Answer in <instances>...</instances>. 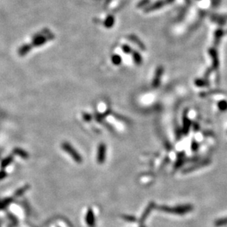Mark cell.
Returning a JSON list of instances; mask_svg holds the SVG:
<instances>
[{
    "label": "cell",
    "mask_w": 227,
    "mask_h": 227,
    "mask_svg": "<svg viewBox=\"0 0 227 227\" xmlns=\"http://www.w3.org/2000/svg\"><path fill=\"white\" fill-rule=\"evenodd\" d=\"M157 209L160 211L170 213V214L183 215L187 214V213L190 212L193 210V206L191 204H183V205H178L173 206V207H170V206L162 205L159 206Z\"/></svg>",
    "instance_id": "obj_1"
},
{
    "label": "cell",
    "mask_w": 227,
    "mask_h": 227,
    "mask_svg": "<svg viewBox=\"0 0 227 227\" xmlns=\"http://www.w3.org/2000/svg\"><path fill=\"white\" fill-rule=\"evenodd\" d=\"M61 148L64 152H66L70 156L75 162L77 164H81L83 162V158L80 153L77 152L76 149L69 142H63L61 144Z\"/></svg>",
    "instance_id": "obj_2"
},
{
    "label": "cell",
    "mask_w": 227,
    "mask_h": 227,
    "mask_svg": "<svg viewBox=\"0 0 227 227\" xmlns=\"http://www.w3.org/2000/svg\"><path fill=\"white\" fill-rule=\"evenodd\" d=\"M164 67L162 66H157V68L156 69V71H155L154 78L152 80V86L154 89H157L159 86L160 84H161V77H162L163 74H164Z\"/></svg>",
    "instance_id": "obj_3"
},
{
    "label": "cell",
    "mask_w": 227,
    "mask_h": 227,
    "mask_svg": "<svg viewBox=\"0 0 227 227\" xmlns=\"http://www.w3.org/2000/svg\"><path fill=\"white\" fill-rule=\"evenodd\" d=\"M106 144L104 142H100L98 145L97 153V162L99 164H103L106 161Z\"/></svg>",
    "instance_id": "obj_4"
},
{
    "label": "cell",
    "mask_w": 227,
    "mask_h": 227,
    "mask_svg": "<svg viewBox=\"0 0 227 227\" xmlns=\"http://www.w3.org/2000/svg\"><path fill=\"white\" fill-rule=\"evenodd\" d=\"M210 163H211V161L208 159H204L201 161H197V163H196V164H194L193 165H192V166H191L188 168H186V169L184 170H183V173H190V172L194 171V170L199 169V168H204V167H205V166H206V165L209 164Z\"/></svg>",
    "instance_id": "obj_5"
},
{
    "label": "cell",
    "mask_w": 227,
    "mask_h": 227,
    "mask_svg": "<svg viewBox=\"0 0 227 227\" xmlns=\"http://www.w3.org/2000/svg\"><path fill=\"white\" fill-rule=\"evenodd\" d=\"M155 207H156V204H155L154 201L150 203L147 206V207H146L145 209H144V212L142 213L140 219H139V224H140L141 226H142V224H144V221H146L147 217H148L149 215L151 214V211H152Z\"/></svg>",
    "instance_id": "obj_6"
},
{
    "label": "cell",
    "mask_w": 227,
    "mask_h": 227,
    "mask_svg": "<svg viewBox=\"0 0 227 227\" xmlns=\"http://www.w3.org/2000/svg\"><path fill=\"white\" fill-rule=\"evenodd\" d=\"M183 128H182V131L185 135H187L190 132V127L192 126V123H191V120L188 118L187 117V110H185L184 111V115H183Z\"/></svg>",
    "instance_id": "obj_7"
},
{
    "label": "cell",
    "mask_w": 227,
    "mask_h": 227,
    "mask_svg": "<svg viewBox=\"0 0 227 227\" xmlns=\"http://www.w3.org/2000/svg\"><path fill=\"white\" fill-rule=\"evenodd\" d=\"M86 223L89 227H95V218L91 208H89L87 211L86 215Z\"/></svg>",
    "instance_id": "obj_8"
},
{
    "label": "cell",
    "mask_w": 227,
    "mask_h": 227,
    "mask_svg": "<svg viewBox=\"0 0 227 227\" xmlns=\"http://www.w3.org/2000/svg\"><path fill=\"white\" fill-rule=\"evenodd\" d=\"M209 53L210 54L212 59V69H217L218 67V65H219L217 51L214 48H211V49H209Z\"/></svg>",
    "instance_id": "obj_9"
},
{
    "label": "cell",
    "mask_w": 227,
    "mask_h": 227,
    "mask_svg": "<svg viewBox=\"0 0 227 227\" xmlns=\"http://www.w3.org/2000/svg\"><path fill=\"white\" fill-rule=\"evenodd\" d=\"M13 153L15 156H19L20 158L24 159H27L30 157V155L27 153V151L21 148V147H14L13 149Z\"/></svg>",
    "instance_id": "obj_10"
},
{
    "label": "cell",
    "mask_w": 227,
    "mask_h": 227,
    "mask_svg": "<svg viewBox=\"0 0 227 227\" xmlns=\"http://www.w3.org/2000/svg\"><path fill=\"white\" fill-rule=\"evenodd\" d=\"M185 153L184 152H180L179 154H178L177 156V159L175 161V165H174V169L178 170L181 167L183 166V164L185 163Z\"/></svg>",
    "instance_id": "obj_11"
},
{
    "label": "cell",
    "mask_w": 227,
    "mask_h": 227,
    "mask_svg": "<svg viewBox=\"0 0 227 227\" xmlns=\"http://www.w3.org/2000/svg\"><path fill=\"white\" fill-rule=\"evenodd\" d=\"M13 161V156L12 155H9L7 157H5V159L2 160L1 163H0V167H1L2 169H5L7 167H8L9 165L11 164Z\"/></svg>",
    "instance_id": "obj_12"
},
{
    "label": "cell",
    "mask_w": 227,
    "mask_h": 227,
    "mask_svg": "<svg viewBox=\"0 0 227 227\" xmlns=\"http://www.w3.org/2000/svg\"><path fill=\"white\" fill-rule=\"evenodd\" d=\"M132 57H133V60L137 65H141L142 63V57L141 56L140 53L137 51H133L132 52Z\"/></svg>",
    "instance_id": "obj_13"
},
{
    "label": "cell",
    "mask_w": 227,
    "mask_h": 227,
    "mask_svg": "<svg viewBox=\"0 0 227 227\" xmlns=\"http://www.w3.org/2000/svg\"><path fill=\"white\" fill-rule=\"evenodd\" d=\"M30 49H31L30 45L26 44V45L22 46L18 51L19 56H21V57H23V56H26V55H27V53H28L30 51Z\"/></svg>",
    "instance_id": "obj_14"
},
{
    "label": "cell",
    "mask_w": 227,
    "mask_h": 227,
    "mask_svg": "<svg viewBox=\"0 0 227 227\" xmlns=\"http://www.w3.org/2000/svg\"><path fill=\"white\" fill-rule=\"evenodd\" d=\"M47 41V39L44 36H39V38L36 39L35 40L33 41V43H32V45L35 46H39L42 44H44L46 41Z\"/></svg>",
    "instance_id": "obj_15"
},
{
    "label": "cell",
    "mask_w": 227,
    "mask_h": 227,
    "mask_svg": "<svg viewBox=\"0 0 227 227\" xmlns=\"http://www.w3.org/2000/svg\"><path fill=\"white\" fill-rule=\"evenodd\" d=\"M111 62H112L113 64H114L115 66H118V65H120L122 63L121 56H120L117 54L113 55L111 56Z\"/></svg>",
    "instance_id": "obj_16"
},
{
    "label": "cell",
    "mask_w": 227,
    "mask_h": 227,
    "mask_svg": "<svg viewBox=\"0 0 227 227\" xmlns=\"http://www.w3.org/2000/svg\"><path fill=\"white\" fill-rule=\"evenodd\" d=\"M227 225V217L226 218H221V219H218L217 221H215V226L216 227H221Z\"/></svg>",
    "instance_id": "obj_17"
},
{
    "label": "cell",
    "mask_w": 227,
    "mask_h": 227,
    "mask_svg": "<svg viewBox=\"0 0 227 227\" xmlns=\"http://www.w3.org/2000/svg\"><path fill=\"white\" fill-rule=\"evenodd\" d=\"M30 187V186L29 185H26L24 186V187H21L20 189H19L18 190L16 191V192H15V196H19V195H22V194H24L25 192L27 191V190H29Z\"/></svg>",
    "instance_id": "obj_18"
},
{
    "label": "cell",
    "mask_w": 227,
    "mask_h": 227,
    "mask_svg": "<svg viewBox=\"0 0 227 227\" xmlns=\"http://www.w3.org/2000/svg\"><path fill=\"white\" fill-rule=\"evenodd\" d=\"M195 84L197 86L204 87L209 85V82L207 80H204V79H197V80H195Z\"/></svg>",
    "instance_id": "obj_19"
},
{
    "label": "cell",
    "mask_w": 227,
    "mask_h": 227,
    "mask_svg": "<svg viewBox=\"0 0 227 227\" xmlns=\"http://www.w3.org/2000/svg\"><path fill=\"white\" fill-rule=\"evenodd\" d=\"M223 32L222 30H217V32H215V43L216 45H218V43H219L221 37L223 36Z\"/></svg>",
    "instance_id": "obj_20"
},
{
    "label": "cell",
    "mask_w": 227,
    "mask_h": 227,
    "mask_svg": "<svg viewBox=\"0 0 227 227\" xmlns=\"http://www.w3.org/2000/svg\"><path fill=\"white\" fill-rule=\"evenodd\" d=\"M122 218H123V220L125 221H128V222H135L137 221V218L133 215H122Z\"/></svg>",
    "instance_id": "obj_21"
},
{
    "label": "cell",
    "mask_w": 227,
    "mask_h": 227,
    "mask_svg": "<svg viewBox=\"0 0 227 227\" xmlns=\"http://www.w3.org/2000/svg\"><path fill=\"white\" fill-rule=\"evenodd\" d=\"M218 108L221 111H226L227 110V102L225 100H222L218 103Z\"/></svg>",
    "instance_id": "obj_22"
},
{
    "label": "cell",
    "mask_w": 227,
    "mask_h": 227,
    "mask_svg": "<svg viewBox=\"0 0 227 227\" xmlns=\"http://www.w3.org/2000/svg\"><path fill=\"white\" fill-rule=\"evenodd\" d=\"M175 137H176L177 140H179V139L181 138L182 134H183L182 129H181L180 128H178V127H177V128L175 129Z\"/></svg>",
    "instance_id": "obj_23"
},
{
    "label": "cell",
    "mask_w": 227,
    "mask_h": 227,
    "mask_svg": "<svg viewBox=\"0 0 227 227\" xmlns=\"http://www.w3.org/2000/svg\"><path fill=\"white\" fill-rule=\"evenodd\" d=\"M122 50L123 51L124 53H126V54H130V53H131V52H133L130 46L127 45V44H124L122 46Z\"/></svg>",
    "instance_id": "obj_24"
},
{
    "label": "cell",
    "mask_w": 227,
    "mask_h": 227,
    "mask_svg": "<svg viewBox=\"0 0 227 227\" xmlns=\"http://www.w3.org/2000/svg\"><path fill=\"white\" fill-rule=\"evenodd\" d=\"M198 147H199L198 143V142L195 140L192 141V144H191V148H192V151H194V152H195V151H198Z\"/></svg>",
    "instance_id": "obj_25"
},
{
    "label": "cell",
    "mask_w": 227,
    "mask_h": 227,
    "mask_svg": "<svg viewBox=\"0 0 227 227\" xmlns=\"http://www.w3.org/2000/svg\"><path fill=\"white\" fill-rule=\"evenodd\" d=\"M12 201V198H7L5 199V200H4L2 201V202L0 203V208H4L5 206H6L7 205H8V204H10V202H11Z\"/></svg>",
    "instance_id": "obj_26"
},
{
    "label": "cell",
    "mask_w": 227,
    "mask_h": 227,
    "mask_svg": "<svg viewBox=\"0 0 227 227\" xmlns=\"http://www.w3.org/2000/svg\"><path fill=\"white\" fill-rule=\"evenodd\" d=\"M7 175H8V174H7V173L5 172V170H0V180L4 179V178H6Z\"/></svg>",
    "instance_id": "obj_27"
},
{
    "label": "cell",
    "mask_w": 227,
    "mask_h": 227,
    "mask_svg": "<svg viewBox=\"0 0 227 227\" xmlns=\"http://www.w3.org/2000/svg\"><path fill=\"white\" fill-rule=\"evenodd\" d=\"M83 120H86V121H91V120H91V119H92V116L87 113H85L83 114Z\"/></svg>",
    "instance_id": "obj_28"
},
{
    "label": "cell",
    "mask_w": 227,
    "mask_h": 227,
    "mask_svg": "<svg viewBox=\"0 0 227 227\" xmlns=\"http://www.w3.org/2000/svg\"><path fill=\"white\" fill-rule=\"evenodd\" d=\"M192 127H193V130H195V132L197 131V130L199 129V125L196 123H192Z\"/></svg>",
    "instance_id": "obj_29"
},
{
    "label": "cell",
    "mask_w": 227,
    "mask_h": 227,
    "mask_svg": "<svg viewBox=\"0 0 227 227\" xmlns=\"http://www.w3.org/2000/svg\"><path fill=\"white\" fill-rule=\"evenodd\" d=\"M141 227H145V226H141Z\"/></svg>",
    "instance_id": "obj_30"
}]
</instances>
